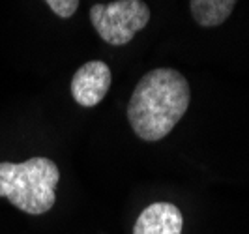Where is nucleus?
<instances>
[{
	"label": "nucleus",
	"instance_id": "obj_6",
	"mask_svg": "<svg viewBox=\"0 0 249 234\" xmlns=\"http://www.w3.org/2000/svg\"><path fill=\"white\" fill-rule=\"evenodd\" d=\"M236 2L238 0H189V12L199 26L215 28L231 17Z\"/></svg>",
	"mask_w": 249,
	"mask_h": 234
},
{
	"label": "nucleus",
	"instance_id": "obj_1",
	"mask_svg": "<svg viewBox=\"0 0 249 234\" xmlns=\"http://www.w3.org/2000/svg\"><path fill=\"white\" fill-rule=\"evenodd\" d=\"M191 88L180 72L156 68L141 77L127 103V122L146 143L169 135L189 109Z\"/></svg>",
	"mask_w": 249,
	"mask_h": 234
},
{
	"label": "nucleus",
	"instance_id": "obj_3",
	"mask_svg": "<svg viewBox=\"0 0 249 234\" xmlns=\"http://www.w3.org/2000/svg\"><path fill=\"white\" fill-rule=\"evenodd\" d=\"M148 21L150 8L144 0H114L90 8V23L94 30L105 43L114 47L129 43Z\"/></svg>",
	"mask_w": 249,
	"mask_h": 234
},
{
	"label": "nucleus",
	"instance_id": "obj_7",
	"mask_svg": "<svg viewBox=\"0 0 249 234\" xmlns=\"http://www.w3.org/2000/svg\"><path fill=\"white\" fill-rule=\"evenodd\" d=\"M45 2L51 8V12L58 15L60 19H70L79 10V0H45Z\"/></svg>",
	"mask_w": 249,
	"mask_h": 234
},
{
	"label": "nucleus",
	"instance_id": "obj_4",
	"mask_svg": "<svg viewBox=\"0 0 249 234\" xmlns=\"http://www.w3.org/2000/svg\"><path fill=\"white\" fill-rule=\"evenodd\" d=\"M111 83V68L103 60H90L75 72L70 90L81 107H96L107 96Z\"/></svg>",
	"mask_w": 249,
	"mask_h": 234
},
{
	"label": "nucleus",
	"instance_id": "obj_2",
	"mask_svg": "<svg viewBox=\"0 0 249 234\" xmlns=\"http://www.w3.org/2000/svg\"><path fill=\"white\" fill-rule=\"evenodd\" d=\"M58 180L60 171L49 158L0 163V197L30 216H43L54 206Z\"/></svg>",
	"mask_w": 249,
	"mask_h": 234
},
{
	"label": "nucleus",
	"instance_id": "obj_5",
	"mask_svg": "<svg viewBox=\"0 0 249 234\" xmlns=\"http://www.w3.org/2000/svg\"><path fill=\"white\" fill-rule=\"evenodd\" d=\"M184 216L173 202H154L139 214L133 234H182Z\"/></svg>",
	"mask_w": 249,
	"mask_h": 234
}]
</instances>
